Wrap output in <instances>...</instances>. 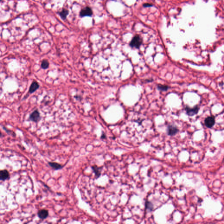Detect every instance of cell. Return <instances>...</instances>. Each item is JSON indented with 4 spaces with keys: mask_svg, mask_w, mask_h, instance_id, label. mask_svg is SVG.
Here are the masks:
<instances>
[{
    "mask_svg": "<svg viewBox=\"0 0 224 224\" xmlns=\"http://www.w3.org/2000/svg\"><path fill=\"white\" fill-rule=\"evenodd\" d=\"M69 11L66 9H63L59 13V15L61 18L63 20L66 19L67 15H68Z\"/></svg>",
    "mask_w": 224,
    "mask_h": 224,
    "instance_id": "11",
    "label": "cell"
},
{
    "mask_svg": "<svg viewBox=\"0 0 224 224\" xmlns=\"http://www.w3.org/2000/svg\"><path fill=\"white\" fill-rule=\"evenodd\" d=\"M179 129L177 127L173 125H170L168 127L167 134L169 136H174L178 132Z\"/></svg>",
    "mask_w": 224,
    "mask_h": 224,
    "instance_id": "5",
    "label": "cell"
},
{
    "mask_svg": "<svg viewBox=\"0 0 224 224\" xmlns=\"http://www.w3.org/2000/svg\"><path fill=\"white\" fill-rule=\"evenodd\" d=\"M2 133L1 132V131H0V137L2 136Z\"/></svg>",
    "mask_w": 224,
    "mask_h": 224,
    "instance_id": "18",
    "label": "cell"
},
{
    "mask_svg": "<svg viewBox=\"0 0 224 224\" xmlns=\"http://www.w3.org/2000/svg\"><path fill=\"white\" fill-rule=\"evenodd\" d=\"M142 38L139 35H136L133 38L130 43V46L131 47L139 49L142 43Z\"/></svg>",
    "mask_w": 224,
    "mask_h": 224,
    "instance_id": "1",
    "label": "cell"
},
{
    "mask_svg": "<svg viewBox=\"0 0 224 224\" xmlns=\"http://www.w3.org/2000/svg\"><path fill=\"white\" fill-rule=\"evenodd\" d=\"M143 6L144 8H147V7H151L153 6V5H152V4H151L145 3L143 4Z\"/></svg>",
    "mask_w": 224,
    "mask_h": 224,
    "instance_id": "16",
    "label": "cell"
},
{
    "mask_svg": "<svg viewBox=\"0 0 224 224\" xmlns=\"http://www.w3.org/2000/svg\"><path fill=\"white\" fill-rule=\"evenodd\" d=\"M10 176L9 173L6 170L0 171V180H5L9 178Z\"/></svg>",
    "mask_w": 224,
    "mask_h": 224,
    "instance_id": "8",
    "label": "cell"
},
{
    "mask_svg": "<svg viewBox=\"0 0 224 224\" xmlns=\"http://www.w3.org/2000/svg\"><path fill=\"white\" fill-rule=\"evenodd\" d=\"M79 15L82 18L86 16L91 17L93 15V12L90 7H86L81 10Z\"/></svg>",
    "mask_w": 224,
    "mask_h": 224,
    "instance_id": "2",
    "label": "cell"
},
{
    "mask_svg": "<svg viewBox=\"0 0 224 224\" xmlns=\"http://www.w3.org/2000/svg\"><path fill=\"white\" fill-rule=\"evenodd\" d=\"M157 88L161 91L165 92L168 90L169 87L167 85H162L160 84V85H157Z\"/></svg>",
    "mask_w": 224,
    "mask_h": 224,
    "instance_id": "13",
    "label": "cell"
},
{
    "mask_svg": "<svg viewBox=\"0 0 224 224\" xmlns=\"http://www.w3.org/2000/svg\"><path fill=\"white\" fill-rule=\"evenodd\" d=\"M215 123V120L214 116H208L205 119V126L208 128H212Z\"/></svg>",
    "mask_w": 224,
    "mask_h": 224,
    "instance_id": "4",
    "label": "cell"
},
{
    "mask_svg": "<svg viewBox=\"0 0 224 224\" xmlns=\"http://www.w3.org/2000/svg\"><path fill=\"white\" fill-rule=\"evenodd\" d=\"M38 216L40 219H46L49 216V212L46 210H41L38 213Z\"/></svg>",
    "mask_w": 224,
    "mask_h": 224,
    "instance_id": "7",
    "label": "cell"
},
{
    "mask_svg": "<svg viewBox=\"0 0 224 224\" xmlns=\"http://www.w3.org/2000/svg\"><path fill=\"white\" fill-rule=\"evenodd\" d=\"M106 138V136L105 134H103L102 135L101 137V138L102 139H104Z\"/></svg>",
    "mask_w": 224,
    "mask_h": 224,
    "instance_id": "17",
    "label": "cell"
},
{
    "mask_svg": "<svg viewBox=\"0 0 224 224\" xmlns=\"http://www.w3.org/2000/svg\"><path fill=\"white\" fill-rule=\"evenodd\" d=\"M40 118L39 113L37 110L33 112L30 116V119L34 122H37L38 121H39Z\"/></svg>",
    "mask_w": 224,
    "mask_h": 224,
    "instance_id": "6",
    "label": "cell"
},
{
    "mask_svg": "<svg viewBox=\"0 0 224 224\" xmlns=\"http://www.w3.org/2000/svg\"><path fill=\"white\" fill-rule=\"evenodd\" d=\"M39 85L37 82H33L30 87L29 92L30 93H32L33 92H35L38 88H39Z\"/></svg>",
    "mask_w": 224,
    "mask_h": 224,
    "instance_id": "12",
    "label": "cell"
},
{
    "mask_svg": "<svg viewBox=\"0 0 224 224\" xmlns=\"http://www.w3.org/2000/svg\"><path fill=\"white\" fill-rule=\"evenodd\" d=\"M48 164L52 168H53L54 170H57L61 169L63 167V166L61 165V164L55 162H49L48 163Z\"/></svg>",
    "mask_w": 224,
    "mask_h": 224,
    "instance_id": "9",
    "label": "cell"
},
{
    "mask_svg": "<svg viewBox=\"0 0 224 224\" xmlns=\"http://www.w3.org/2000/svg\"><path fill=\"white\" fill-rule=\"evenodd\" d=\"M92 169L94 173L96 176V178H98L99 177L101 174L102 168L98 167L96 165H94L92 167Z\"/></svg>",
    "mask_w": 224,
    "mask_h": 224,
    "instance_id": "10",
    "label": "cell"
},
{
    "mask_svg": "<svg viewBox=\"0 0 224 224\" xmlns=\"http://www.w3.org/2000/svg\"><path fill=\"white\" fill-rule=\"evenodd\" d=\"M146 208H147V209L150 210H152L153 209V205H152V203L150 202H149V201H147L146 202Z\"/></svg>",
    "mask_w": 224,
    "mask_h": 224,
    "instance_id": "15",
    "label": "cell"
},
{
    "mask_svg": "<svg viewBox=\"0 0 224 224\" xmlns=\"http://www.w3.org/2000/svg\"><path fill=\"white\" fill-rule=\"evenodd\" d=\"M0 1H1V0H0Z\"/></svg>",
    "mask_w": 224,
    "mask_h": 224,
    "instance_id": "19",
    "label": "cell"
},
{
    "mask_svg": "<svg viewBox=\"0 0 224 224\" xmlns=\"http://www.w3.org/2000/svg\"><path fill=\"white\" fill-rule=\"evenodd\" d=\"M187 114L189 116H193L197 114L199 110V107L197 106H195L193 108H190L189 107H186L185 108Z\"/></svg>",
    "mask_w": 224,
    "mask_h": 224,
    "instance_id": "3",
    "label": "cell"
},
{
    "mask_svg": "<svg viewBox=\"0 0 224 224\" xmlns=\"http://www.w3.org/2000/svg\"><path fill=\"white\" fill-rule=\"evenodd\" d=\"M49 66V63L47 60H43L41 64V67L42 68L46 69Z\"/></svg>",
    "mask_w": 224,
    "mask_h": 224,
    "instance_id": "14",
    "label": "cell"
}]
</instances>
